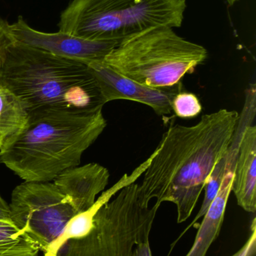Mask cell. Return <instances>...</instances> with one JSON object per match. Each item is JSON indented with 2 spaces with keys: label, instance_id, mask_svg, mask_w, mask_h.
<instances>
[{
  "label": "cell",
  "instance_id": "6da1fadb",
  "mask_svg": "<svg viewBox=\"0 0 256 256\" xmlns=\"http://www.w3.org/2000/svg\"><path fill=\"white\" fill-rule=\"evenodd\" d=\"M240 115L219 110L195 126L171 124L164 134L139 185V197L177 207V224L192 214L209 176L232 141Z\"/></svg>",
  "mask_w": 256,
  "mask_h": 256
},
{
  "label": "cell",
  "instance_id": "5b68a950",
  "mask_svg": "<svg viewBox=\"0 0 256 256\" xmlns=\"http://www.w3.org/2000/svg\"><path fill=\"white\" fill-rule=\"evenodd\" d=\"M205 48L180 37L171 27L150 28L122 40L104 62L138 84L156 88L180 84L207 60Z\"/></svg>",
  "mask_w": 256,
  "mask_h": 256
},
{
  "label": "cell",
  "instance_id": "ac0fdd59",
  "mask_svg": "<svg viewBox=\"0 0 256 256\" xmlns=\"http://www.w3.org/2000/svg\"><path fill=\"white\" fill-rule=\"evenodd\" d=\"M256 252V220L254 218L251 225V233L244 246L232 256H255Z\"/></svg>",
  "mask_w": 256,
  "mask_h": 256
},
{
  "label": "cell",
  "instance_id": "e0dca14e",
  "mask_svg": "<svg viewBox=\"0 0 256 256\" xmlns=\"http://www.w3.org/2000/svg\"><path fill=\"white\" fill-rule=\"evenodd\" d=\"M15 42V38L11 31V24L0 18V79L8 50Z\"/></svg>",
  "mask_w": 256,
  "mask_h": 256
},
{
  "label": "cell",
  "instance_id": "30bf717a",
  "mask_svg": "<svg viewBox=\"0 0 256 256\" xmlns=\"http://www.w3.org/2000/svg\"><path fill=\"white\" fill-rule=\"evenodd\" d=\"M108 168L95 162L71 167L53 180L78 213L90 208L109 182Z\"/></svg>",
  "mask_w": 256,
  "mask_h": 256
},
{
  "label": "cell",
  "instance_id": "277c9868",
  "mask_svg": "<svg viewBox=\"0 0 256 256\" xmlns=\"http://www.w3.org/2000/svg\"><path fill=\"white\" fill-rule=\"evenodd\" d=\"M186 8V0H73L58 26L75 37L120 44L150 28L181 26Z\"/></svg>",
  "mask_w": 256,
  "mask_h": 256
},
{
  "label": "cell",
  "instance_id": "8fae6325",
  "mask_svg": "<svg viewBox=\"0 0 256 256\" xmlns=\"http://www.w3.org/2000/svg\"><path fill=\"white\" fill-rule=\"evenodd\" d=\"M231 191L246 212L256 210V127L246 126L239 146Z\"/></svg>",
  "mask_w": 256,
  "mask_h": 256
},
{
  "label": "cell",
  "instance_id": "2e32d148",
  "mask_svg": "<svg viewBox=\"0 0 256 256\" xmlns=\"http://www.w3.org/2000/svg\"><path fill=\"white\" fill-rule=\"evenodd\" d=\"M171 108L176 116L182 118H194L202 110L201 103L195 94L181 92L174 96Z\"/></svg>",
  "mask_w": 256,
  "mask_h": 256
},
{
  "label": "cell",
  "instance_id": "8992f818",
  "mask_svg": "<svg viewBox=\"0 0 256 256\" xmlns=\"http://www.w3.org/2000/svg\"><path fill=\"white\" fill-rule=\"evenodd\" d=\"M159 207L143 204L139 184H131L98 210L85 236L63 244L55 256H132L137 245L149 242Z\"/></svg>",
  "mask_w": 256,
  "mask_h": 256
},
{
  "label": "cell",
  "instance_id": "44dd1931",
  "mask_svg": "<svg viewBox=\"0 0 256 256\" xmlns=\"http://www.w3.org/2000/svg\"><path fill=\"white\" fill-rule=\"evenodd\" d=\"M238 1L239 0H226L227 3H228L230 6H234V4Z\"/></svg>",
  "mask_w": 256,
  "mask_h": 256
},
{
  "label": "cell",
  "instance_id": "52a82bcc",
  "mask_svg": "<svg viewBox=\"0 0 256 256\" xmlns=\"http://www.w3.org/2000/svg\"><path fill=\"white\" fill-rule=\"evenodd\" d=\"M10 220L46 252L78 214L52 182H25L12 191Z\"/></svg>",
  "mask_w": 256,
  "mask_h": 256
},
{
  "label": "cell",
  "instance_id": "7c38bea8",
  "mask_svg": "<svg viewBox=\"0 0 256 256\" xmlns=\"http://www.w3.org/2000/svg\"><path fill=\"white\" fill-rule=\"evenodd\" d=\"M150 156L141 165L138 166L130 174H125L112 188L104 192L94 204L84 212L77 214L68 222L60 236L55 242L51 244L48 251L45 252V256H55L60 246L71 239L79 238L87 234L91 226L93 218L96 212L105 203L109 202L116 194L125 186L135 183L140 176L144 174L151 161Z\"/></svg>",
  "mask_w": 256,
  "mask_h": 256
},
{
  "label": "cell",
  "instance_id": "5bb4252c",
  "mask_svg": "<svg viewBox=\"0 0 256 256\" xmlns=\"http://www.w3.org/2000/svg\"><path fill=\"white\" fill-rule=\"evenodd\" d=\"M28 118L25 104L10 90L0 85V150L22 131Z\"/></svg>",
  "mask_w": 256,
  "mask_h": 256
},
{
  "label": "cell",
  "instance_id": "ffe728a7",
  "mask_svg": "<svg viewBox=\"0 0 256 256\" xmlns=\"http://www.w3.org/2000/svg\"><path fill=\"white\" fill-rule=\"evenodd\" d=\"M0 220H11L9 204L0 196Z\"/></svg>",
  "mask_w": 256,
  "mask_h": 256
},
{
  "label": "cell",
  "instance_id": "ba28073f",
  "mask_svg": "<svg viewBox=\"0 0 256 256\" xmlns=\"http://www.w3.org/2000/svg\"><path fill=\"white\" fill-rule=\"evenodd\" d=\"M11 31L15 42L85 64L102 61L119 44L114 42L87 40L60 31L41 32L31 28L22 16L11 24Z\"/></svg>",
  "mask_w": 256,
  "mask_h": 256
},
{
  "label": "cell",
  "instance_id": "3957f363",
  "mask_svg": "<svg viewBox=\"0 0 256 256\" xmlns=\"http://www.w3.org/2000/svg\"><path fill=\"white\" fill-rule=\"evenodd\" d=\"M0 85L16 94L29 114L93 112L105 104L87 64L17 42L8 50Z\"/></svg>",
  "mask_w": 256,
  "mask_h": 256
},
{
  "label": "cell",
  "instance_id": "d6986e66",
  "mask_svg": "<svg viewBox=\"0 0 256 256\" xmlns=\"http://www.w3.org/2000/svg\"><path fill=\"white\" fill-rule=\"evenodd\" d=\"M132 256H152L150 242L137 245L133 250Z\"/></svg>",
  "mask_w": 256,
  "mask_h": 256
},
{
  "label": "cell",
  "instance_id": "7a4b0ae2",
  "mask_svg": "<svg viewBox=\"0 0 256 256\" xmlns=\"http://www.w3.org/2000/svg\"><path fill=\"white\" fill-rule=\"evenodd\" d=\"M106 126L102 109L30 112L22 131L0 150V164L24 182H52L79 166L83 154Z\"/></svg>",
  "mask_w": 256,
  "mask_h": 256
},
{
  "label": "cell",
  "instance_id": "9a60e30c",
  "mask_svg": "<svg viewBox=\"0 0 256 256\" xmlns=\"http://www.w3.org/2000/svg\"><path fill=\"white\" fill-rule=\"evenodd\" d=\"M40 248L11 220H0V256H40Z\"/></svg>",
  "mask_w": 256,
  "mask_h": 256
},
{
  "label": "cell",
  "instance_id": "9c48e42d",
  "mask_svg": "<svg viewBox=\"0 0 256 256\" xmlns=\"http://www.w3.org/2000/svg\"><path fill=\"white\" fill-rule=\"evenodd\" d=\"M87 64L97 82L105 104L115 100H133L150 106L157 115L164 116L171 114V102L181 90L180 84L165 88L141 85L114 72L104 60Z\"/></svg>",
  "mask_w": 256,
  "mask_h": 256
},
{
  "label": "cell",
  "instance_id": "4fadbf2b",
  "mask_svg": "<svg viewBox=\"0 0 256 256\" xmlns=\"http://www.w3.org/2000/svg\"><path fill=\"white\" fill-rule=\"evenodd\" d=\"M234 174L225 172L219 190L203 216L195 242L186 256H206L210 245L217 238L223 222L225 209L231 192Z\"/></svg>",
  "mask_w": 256,
  "mask_h": 256
}]
</instances>
